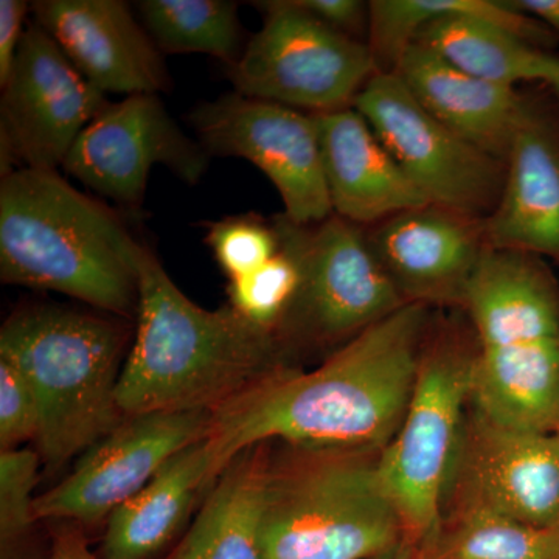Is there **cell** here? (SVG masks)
Segmentation results:
<instances>
[{
    "instance_id": "obj_29",
    "label": "cell",
    "mask_w": 559,
    "mask_h": 559,
    "mask_svg": "<svg viewBox=\"0 0 559 559\" xmlns=\"http://www.w3.org/2000/svg\"><path fill=\"white\" fill-rule=\"evenodd\" d=\"M299 9L349 38L369 35V3L360 0H294Z\"/></svg>"
},
{
    "instance_id": "obj_10",
    "label": "cell",
    "mask_w": 559,
    "mask_h": 559,
    "mask_svg": "<svg viewBox=\"0 0 559 559\" xmlns=\"http://www.w3.org/2000/svg\"><path fill=\"white\" fill-rule=\"evenodd\" d=\"M353 108L430 204L474 218L491 215L506 182V162L430 116L395 72L371 76Z\"/></svg>"
},
{
    "instance_id": "obj_23",
    "label": "cell",
    "mask_w": 559,
    "mask_h": 559,
    "mask_svg": "<svg viewBox=\"0 0 559 559\" xmlns=\"http://www.w3.org/2000/svg\"><path fill=\"white\" fill-rule=\"evenodd\" d=\"M138 10L162 53L210 55L229 68L245 50L237 2L140 0Z\"/></svg>"
},
{
    "instance_id": "obj_1",
    "label": "cell",
    "mask_w": 559,
    "mask_h": 559,
    "mask_svg": "<svg viewBox=\"0 0 559 559\" xmlns=\"http://www.w3.org/2000/svg\"><path fill=\"white\" fill-rule=\"evenodd\" d=\"M432 308L409 304L331 352L314 370L283 367L213 412L215 477L264 441L382 451L399 432Z\"/></svg>"
},
{
    "instance_id": "obj_35",
    "label": "cell",
    "mask_w": 559,
    "mask_h": 559,
    "mask_svg": "<svg viewBox=\"0 0 559 559\" xmlns=\"http://www.w3.org/2000/svg\"><path fill=\"white\" fill-rule=\"evenodd\" d=\"M547 86H550V90L554 91V94L557 95L559 102V57L555 60L554 66H551V70L549 76L546 80Z\"/></svg>"
},
{
    "instance_id": "obj_8",
    "label": "cell",
    "mask_w": 559,
    "mask_h": 559,
    "mask_svg": "<svg viewBox=\"0 0 559 559\" xmlns=\"http://www.w3.org/2000/svg\"><path fill=\"white\" fill-rule=\"evenodd\" d=\"M280 240L296 257L300 282L280 322L290 358L305 349H337L406 301L374 257L366 227L333 215L314 226L275 216Z\"/></svg>"
},
{
    "instance_id": "obj_9",
    "label": "cell",
    "mask_w": 559,
    "mask_h": 559,
    "mask_svg": "<svg viewBox=\"0 0 559 559\" xmlns=\"http://www.w3.org/2000/svg\"><path fill=\"white\" fill-rule=\"evenodd\" d=\"M253 5L263 11V27L227 68L238 94L311 114L331 112L352 108L380 72L367 40L333 31L294 0Z\"/></svg>"
},
{
    "instance_id": "obj_25",
    "label": "cell",
    "mask_w": 559,
    "mask_h": 559,
    "mask_svg": "<svg viewBox=\"0 0 559 559\" xmlns=\"http://www.w3.org/2000/svg\"><path fill=\"white\" fill-rule=\"evenodd\" d=\"M39 462L31 450L0 454V559H33L32 533L38 521L33 491Z\"/></svg>"
},
{
    "instance_id": "obj_26",
    "label": "cell",
    "mask_w": 559,
    "mask_h": 559,
    "mask_svg": "<svg viewBox=\"0 0 559 559\" xmlns=\"http://www.w3.org/2000/svg\"><path fill=\"white\" fill-rule=\"evenodd\" d=\"M299 282L296 257L280 240L277 255L252 274L230 280L229 304L253 325L275 333L293 304Z\"/></svg>"
},
{
    "instance_id": "obj_12",
    "label": "cell",
    "mask_w": 559,
    "mask_h": 559,
    "mask_svg": "<svg viewBox=\"0 0 559 559\" xmlns=\"http://www.w3.org/2000/svg\"><path fill=\"white\" fill-rule=\"evenodd\" d=\"M189 121L210 157H240L260 168L297 226L334 215L312 114L231 92L198 105Z\"/></svg>"
},
{
    "instance_id": "obj_24",
    "label": "cell",
    "mask_w": 559,
    "mask_h": 559,
    "mask_svg": "<svg viewBox=\"0 0 559 559\" xmlns=\"http://www.w3.org/2000/svg\"><path fill=\"white\" fill-rule=\"evenodd\" d=\"M543 544L544 528L491 511L450 509L417 549L419 559H540Z\"/></svg>"
},
{
    "instance_id": "obj_17",
    "label": "cell",
    "mask_w": 559,
    "mask_h": 559,
    "mask_svg": "<svg viewBox=\"0 0 559 559\" xmlns=\"http://www.w3.org/2000/svg\"><path fill=\"white\" fill-rule=\"evenodd\" d=\"M35 22L103 94H157L171 86L162 51L121 0H38Z\"/></svg>"
},
{
    "instance_id": "obj_30",
    "label": "cell",
    "mask_w": 559,
    "mask_h": 559,
    "mask_svg": "<svg viewBox=\"0 0 559 559\" xmlns=\"http://www.w3.org/2000/svg\"><path fill=\"white\" fill-rule=\"evenodd\" d=\"M31 3L0 0V86L9 79L25 31H22Z\"/></svg>"
},
{
    "instance_id": "obj_36",
    "label": "cell",
    "mask_w": 559,
    "mask_h": 559,
    "mask_svg": "<svg viewBox=\"0 0 559 559\" xmlns=\"http://www.w3.org/2000/svg\"><path fill=\"white\" fill-rule=\"evenodd\" d=\"M558 432H559V428H558Z\"/></svg>"
},
{
    "instance_id": "obj_15",
    "label": "cell",
    "mask_w": 559,
    "mask_h": 559,
    "mask_svg": "<svg viewBox=\"0 0 559 559\" xmlns=\"http://www.w3.org/2000/svg\"><path fill=\"white\" fill-rule=\"evenodd\" d=\"M210 412H151L124 417L105 439L84 452L57 487L36 496L38 521L97 525L176 454L209 437Z\"/></svg>"
},
{
    "instance_id": "obj_14",
    "label": "cell",
    "mask_w": 559,
    "mask_h": 559,
    "mask_svg": "<svg viewBox=\"0 0 559 559\" xmlns=\"http://www.w3.org/2000/svg\"><path fill=\"white\" fill-rule=\"evenodd\" d=\"M154 165L182 182H200L210 154L189 138L157 94L110 103L69 151L62 168L84 187L128 210L142 209Z\"/></svg>"
},
{
    "instance_id": "obj_33",
    "label": "cell",
    "mask_w": 559,
    "mask_h": 559,
    "mask_svg": "<svg viewBox=\"0 0 559 559\" xmlns=\"http://www.w3.org/2000/svg\"><path fill=\"white\" fill-rule=\"evenodd\" d=\"M370 559H419V557L417 546L404 539L396 546L390 547V549L381 551V554L374 555Z\"/></svg>"
},
{
    "instance_id": "obj_22",
    "label": "cell",
    "mask_w": 559,
    "mask_h": 559,
    "mask_svg": "<svg viewBox=\"0 0 559 559\" xmlns=\"http://www.w3.org/2000/svg\"><path fill=\"white\" fill-rule=\"evenodd\" d=\"M270 452L271 441H264L230 460L189 532L164 559H266L261 521Z\"/></svg>"
},
{
    "instance_id": "obj_11",
    "label": "cell",
    "mask_w": 559,
    "mask_h": 559,
    "mask_svg": "<svg viewBox=\"0 0 559 559\" xmlns=\"http://www.w3.org/2000/svg\"><path fill=\"white\" fill-rule=\"evenodd\" d=\"M39 24L25 28L0 97V173L57 170L81 132L108 108Z\"/></svg>"
},
{
    "instance_id": "obj_20",
    "label": "cell",
    "mask_w": 559,
    "mask_h": 559,
    "mask_svg": "<svg viewBox=\"0 0 559 559\" xmlns=\"http://www.w3.org/2000/svg\"><path fill=\"white\" fill-rule=\"evenodd\" d=\"M395 73L430 116L506 162L528 102L516 87L468 75L421 43L412 44Z\"/></svg>"
},
{
    "instance_id": "obj_21",
    "label": "cell",
    "mask_w": 559,
    "mask_h": 559,
    "mask_svg": "<svg viewBox=\"0 0 559 559\" xmlns=\"http://www.w3.org/2000/svg\"><path fill=\"white\" fill-rule=\"evenodd\" d=\"M209 437L176 454L106 521L103 559H151L178 535L194 500L215 484Z\"/></svg>"
},
{
    "instance_id": "obj_4",
    "label": "cell",
    "mask_w": 559,
    "mask_h": 559,
    "mask_svg": "<svg viewBox=\"0 0 559 559\" xmlns=\"http://www.w3.org/2000/svg\"><path fill=\"white\" fill-rule=\"evenodd\" d=\"M460 311L479 344L473 403L514 428L558 432L559 283L547 261L487 245Z\"/></svg>"
},
{
    "instance_id": "obj_18",
    "label": "cell",
    "mask_w": 559,
    "mask_h": 559,
    "mask_svg": "<svg viewBox=\"0 0 559 559\" xmlns=\"http://www.w3.org/2000/svg\"><path fill=\"white\" fill-rule=\"evenodd\" d=\"M506 168L498 205L484 219L487 245L559 264V121L532 100L511 140Z\"/></svg>"
},
{
    "instance_id": "obj_5",
    "label": "cell",
    "mask_w": 559,
    "mask_h": 559,
    "mask_svg": "<svg viewBox=\"0 0 559 559\" xmlns=\"http://www.w3.org/2000/svg\"><path fill=\"white\" fill-rule=\"evenodd\" d=\"M381 452L271 441L266 559H370L406 539L381 480Z\"/></svg>"
},
{
    "instance_id": "obj_16",
    "label": "cell",
    "mask_w": 559,
    "mask_h": 559,
    "mask_svg": "<svg viewBox=\"0 0 559 559\" xmlns=\"http://www.w3.org/2000/svg\"><path fill=\"white\" fill-rule=\"evenodd\" d=\"M366 235L406 304L462 310L487 248L484 219L429 202L371 226Z\"/></svg>"
},
{
    "instance_id": "obj_31",
    "label": "cell",
    "mask_w": 559,
    "mask_h": 559,
    "mask_svg": "<svg viewBox=\"0 0 559 559\" xmlns=\"http://www.w3.org/2000/svg\"><path fill=\"white\" fill-rule=\"evenodd\" d=\"M49 559H103L90 549L83 532L76 527L58 530L51 540Z\"/></svg>"
},
{
    "instance_id": "obj_19",
    "label": "cell",
    "mask_w": 559,
    "mask_h": 559,
    "mask_svg": "<svg viewBox=\"0 0 559 559\" xmlns=\"http://www.w3.org/2000/svg\"><path fill=\"white\" fill-rule=\"evenodd\" d=\"M331 207L360 227L429 204L355 108L312 114Z\"/></svg>"
},
{
    "instance_id": "obj_27",
    "label": "cell",
    "mask_w": 559,
    "mask_h": 559,
    "mask_svg": "<svg viewBox=\"0 0 559 559\" xmlns=\"http://www.w3.org/2000/svg\"><path fill=\"white\" fill-rule=\"evenodd\" d=\"M205 241L229 280L252 274L280 250L274 221L267 223L257 215L229 216L209 224Z\"/></svg>"
},
{
    "instance_id": "obj_7",
    "label": "cell",
    "mask_w": 559,
    "mask_h": 559,
    "mask_svg": "<svg viewBox=\"0 0 559 559\" xmlns=\"http://www.w3.org/2000/svg\"><path fill=\"white\" fill-rule=\"evenodd\" d=\"M479 344L463 311L433 314L399 432L381 452L380 473L409 543L440 520L455 448L476 385Z\"/></svg>"
},
{
    "instance_id": "obj_6",
    "label": "cell",
    "mask_w": 559,
    "mask_h": 559,
    "mask_svg": "<svg viewBox=\"0 0 559 559\" xmlns=\"http://www.w3.org/2000/svg\"><path fill=\"white\" fill-rule=\"evenodd\" d=\"M128 326L119 318L38 305L11 314L0 356L31 382L40 412L39 457L60 469L124 417L117 401Z\"/></svg>"
},
{
    "instance_id": "obj_2",
    "label": "cell",
    "mask_w": 559,
    "mask_h": 559,
    "mask_svg": "<svg viewBox=\"0 0 559 559\" xmlns=\"http://www.w3.org/2000/svg\"><path fill=\"white\" fill-rule=\"evenodd\" d=\"M138 329L121 370L123 417L151 412H216L283 367L277 334L230 304L204 310L176 286L153 250L139 261Z\"/></svg>"
},
{
    "instance_id": "obj_34",
    "label": "cell",
    "mask_w": 559,
    "mask_h": 559,
    "mask_svg": "<svg viewBox=\"0 0 559 559\" xmlns=\"http://www.w3.org/2000/svg\"><path fill=\"white\" fill-rule=\"evenodd\" d=\"M540 559H559V518L550 527L544 528Z\"/></svg>"
},
{
    "instance_id": "obj_3",
    "label": "cell",
    "mask_w": 559,
    "mask_h": 559,
    "mask_svg": "<svg viewBox=\"0 0 559 559\" xmlns=\"http://www.w3.org/2000/svg\"><path fill=\"white\" fill-rule=\"evenodd\" d=\"M143 248L116 210L57 170L20 168L0 182L7 285L57 290L112 318H138Z\"/></svg>"
},
{
    "instance_id": "obj_28",
    "label": "cell",
    "mask_w": 559,
    "mask_h": 559,
    "mask_svg": "<svg viewBox=\"0 0 559 559\" xmlns=\"http://www.w3.org/2000/svg\"><path fill=\"white\" fill-rule=\"evenodd\" d=\"M39 429L40 412L31 382L0 356V448L20 450L25 441L38 440Z\"/></svg>"
},
{
    "instance_id": "obj_13",
    "label": "cell",
    "mask_w": 559,
    "mask_h": 559,
    "mask_svg": "<svg viewBox=\"0 0 559 559\" xmlns=\"http://www.w3.org/2000/svg\"><path fill=\"white\" fill-rule=\"evenodd\" d=\"M450 509L550 527L559 518V432L514 428L471 400L441 502Z\"/></svg>"
},
{
    "instance_id": "obj_32",
    "label": "cell",
    "mask_w": 559,
    "mask_h": 559,
    "mask_svg": "<svg viewBox=\"0 0 559 559\" xmlns=\"http://www.w3.org/2000/svg\"><path fill=\"white\" fill-rule=\"evenodd\" d=\"M513 9L535 17L559 38V0H509Z\"/></svg>"
}]
</instances>
